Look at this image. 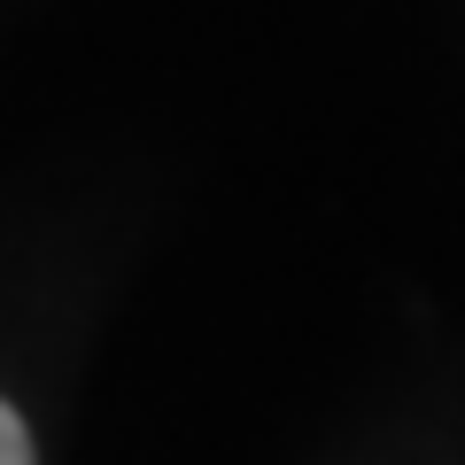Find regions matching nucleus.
Returning <instances> with one entry per match:
<instances>
[{
  "label": "nucleus",
  "mask_w": 465,
  "mask_h": 465,
  "mask_svg": "<svg viewBox=\"0 0 465 465\" xmlns=\"http://www.w3.org/2000/svg\"><path fill=\"white\" fill-rule=\"evenodd\" d=\"M0 465H32V434H24V419L0 403Z\"/></svg>",
  "instance_id": "obj_1"
}]
</instances>
